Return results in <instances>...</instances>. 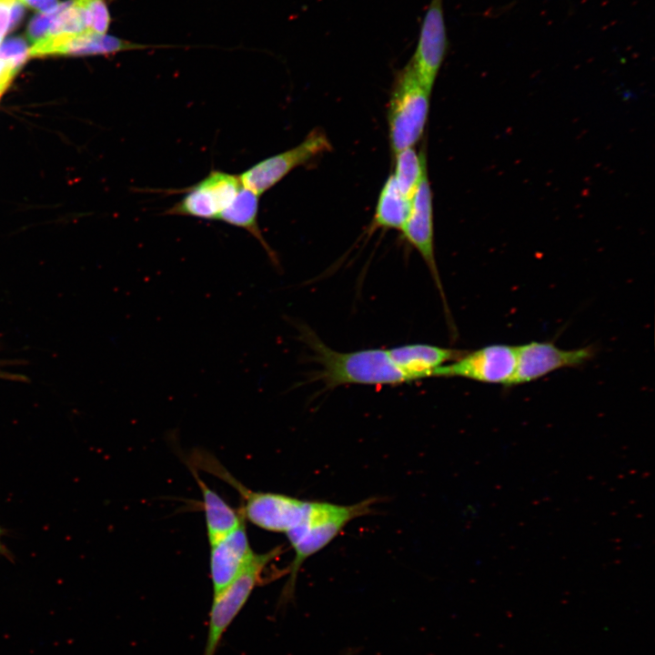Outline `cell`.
<instances>
[{
  "mask_svg": "<svg viewBox=\"0 0 655 655\" xmlns=\"http://www.w3.org/2000/svg\"><path fill=\"white\" fill-rule=\"evenodd\" d=\"M300 337L320 366L315 379L326 388L344 385H399L411 379L391 359L388 349L368 348L339 352L328 347L308 327H299Z\"/></svg>",
  "mask_w": 655,
  "mask_h": 655,
  "instance_id": "6da1fadb",
  "label": "cell"
},
{
  "mask_svg": "<svg viewBox=\"0 0 655 655\" xmlns=\"http://www.w3.org/2000/svg\"><path fill=\"white\" fill-rule=\"evenodd\" d=\"M189 462L233 487L242 499L240 513L255 526L267 531L287 533L307 516L312 501L284 494L253 491L245 487L215 458L204 451L195 452Z\"/></svg>",
  "mask_w": 655,
  "mask_h": 655,
  "instance_id": "7a4b0ae2",
  "label": "cell"
},
{
  "mask_svg": "<svg viewBox=\"0 0 655 655\" xmlns=\"http://www.w3.org/2000/svg\"><path fill=\"white\" fill-rule=\"evenodd\" d=\"M377 501L376 498L350 505L312 501L306 519L285 533L295 552L285 592L290 595L294 590L297 574L305 560L328 546L350 521L370 514Z\"/></svg>",
  "mask_w": 655,
  "mask_h": 655,
  "instance_id": "3957f363",
  "label": "cell"
},
{
  "mask_svg": "<svg viewBox=\"0 0 655 655\" xmlns=\"http://www.w3.org/2000/svg\"><path fill=\"white\" fill-rule=\"evenodd\" d=\"M430 93L408 62L396 78L388 106V135L394 154L413 147L420 140L428 117Z\"/></svg>",
  "mask_w": 655,
  "mask_h": 655,
  "instance_id": "277c9868",
  "label": "cell"
},
{
  "mask_svg": "<svg viewBox=\"0 0 655 655\" xmlns=\"http://www.w3.org/2000/svg\"><path fill=\"white\" fill-rule=\"evenodd\" d=\"M281 553L280 546L265 553H255L239 575L223 590L213 596L203 655H215L224 633L243 609L255 588L262 581L263 571Z\"/></svg>",
  "mask_w": 655,
  "mask_h": 655,
  "instance_id": "5b68a950",
  "label": "cell"
},
{
  "mask_svg": "<svg viewBox=\"0 0 655 655\" xmlns=\"http://www.w3.org/2000/svg\"><path fill=\"white\" fill-rule=\"evenodd\" d=\"M331 149L326 133L312 130L297 146L263 159L243 172L239 176L242 186L260 196L292 170Z\"/></svg>",
  "mask_w": 655,
  "mask_h": 655,
  "instance_id": "8992f818",
  "label": "cell"
},
{
  "mask_svg": "<svg viewBox=\"0 0 655 655\" xmlns=\"http://www.w3.org/2000/svg\"><path fill=\"white\" fill-rule=\"evenodd\" d=\"M517 363L516 346L489 345L465 352L456 360L438 368L435 378H462L481 383L509 384Z\"/></svg>",
  "mask_w": 655,
  "mask_h": 655,
  "instance_id": "52a82bcc",
  "label": "cell"
},
{
  "mask_svg": "<svg viewBox=\"0 0 655 655\" xmlns=\"http://www.w3.org/2000/svg\"><path fill=\"white\" fill-rule=\"evenodd\" d=\"M516 348V368L508 388L532 382L560 368L581 367L596 353L591 346L563 349L548 341H531Z\"/></svg>",
  "mask_w": 655,
  "mask_h": 655,
  "instance_id": "ba28073f",
  "label": "cell"
},
{
  "mask_svg": "<svg viewBox=\"0 0 655 655\" xmlns=\"http://www.w3.org/2000/svg\"><path fill=\"white\" fill-rule=\"evenodd\" d=\"M241 187L239 176L212 170L205 178L190 186L166 214L217 220Z\"/></svg>",
  "mask_w": 655,
  "mask_h": 655,
  "instance_id": "9c48e42d",
  "label": "cell"
},
{
  "mask_svg": "<svg viewBox=\"0 0 655 655\" xmlns=\"http://www.w3.org/2000/svg\"><path fill=\"white\" fill-rule=\"evenodd\" d=\"M405 240L421 256L427 265L448 315L440 276L434 251L433 205L432 192L428 181V169L411 197L409 215L400 229Z\"/></svg>",
  "mask_w": 655,
  "mask_h": 655,
  "instance_id": "30bf717a",
  "label": "cell"
},
{
  "mask_svg": "<svg viewBox=\"0 0 655 655\" xmlns=\"http://www.w3.org/2000/svg\"><path fill=\"white\" fill-rule=\"evenodd\" d=\"M447 45L442 0H431L421 24L414 55L409 61L418 80L429 92L444 61Z\"/></svg>",
  "mask_w": 655,
  "mask_h": 655,
  "instance_id": "8fae6325",
  "label": "cell"
},
{
  "mask_svg": "<svg viewBox=\"0 0 655 655\" xmlns=\"http://www.w3.org/2000/svg\"><path fill=\"white\" fill-rule=\"evenodd\" d=\"M254 554L247 533L246 521L226 537L210 544L213 596L223 590L239 575Z\"/></svg>",
  "mask_w": 655,
  "mask_h": 655,
  "instance_id": "7c38bea8",
  "label": "cell"
},
{
  "mask_svg": "<svg viewBox=\"0 0 655 655\" xmlns=\"http://www.w3.org/2000/svg\"><path fill=\"white\" fill-rule=\"evenodd\" d=\"M139 48H146V46L105 35H61L53 37H45L34 43L29 48V56L42 57L57 55H97Z\"/></svg>",
  "mask_w": 655,
  "mask_h": 655,
  "instance_id": "4fadbf2b",
  "label": "cell"
},
{
  "mask_svg": "<svg viewBox=\"0 0 655 655\" xmlns=\"http://www.w3.org/2000/svg\"><path fill=\"white\" fill-rule=\"evenodd\" d=\"M392 361L411 381L433 378L436 370L466 351L428 344H408L388 349Z\"/></svg>",
  "mask_w": 655,
  "mask_h": 655,
  "instance_id": "5bb4252c",
  "label": "cell"
},
{
  "mask_svg": "<svg viewBox=\"0 0 655 655\" xmlns=\"http://www.w3.org/2000/svg\"><path fill=\"white\" fill-rule=\"evenodd\" d=\"M187 466L201 491L207 533L210 545L226 537L246 520L239 510L233 509L218 493L209 488L193 465L187 463Z\"/></svg>",
  "mask_w": 655,
  "mask_h": 655,
  "instance_id": "9a60e30c",
  "label": "cell"
},
{
  "mask_svg": "<svg viewBox=\"0 0 655 655\" xmlns=\"http://www.w3.org/2000/svg\"><path fill=\"white\" fill-rule=\"evenodd\" d=\"M258 199L257 195L242 186L217 220L247 230L259 242L271 263L278 267L277 255L267 242L258 225Z\"/></svg>",
  "mask_w": 655,
  "mask_h": 655,
  "instance_id": "2e32d148",
  "label": "cell"
},
{
  "mask_svg": "<svg viewBox=\"0 0 655 655\" xmlns=\"http://www.w3.org/2000/svg\"><path fill=\"white\" fill-rule=\"evenodd\" d=\"M411 208V199L401 193L390 175L384 183L377 202L371 228L399 230Z\"/></svg>",
  "mask_w": 655,
  "mask_h": 655,
  "instance_id": "e0dca14e",
  "label": "cell"
},
{
  "mask_svg": "<svg viewBox=\"0 0 655 655\" xmlns=\"http://www.w3.org/2000/svg\"><path fill=\"white\" fill-rule=\"evenodd\" d=\"M394 171L391 174L403 195L412 197L428 169L427 156L423 148L418 152L413 147L394 154Z\"/></svg>",
  "mask_w": 655,
  "mask_h": 655,
  "instance_id": "ac0fdd59",
  "label": "cell"
},
{
  "mask_svg": "<svg viewBox=\"0 0 655 655\" xmlns=\"http://www.w3.org/2000/svg\"><path fill=\"white\" fill-rule=\"evenodd\" d=\"M71 5V0L64 2L57 5V7L48 13L40 14L32 18L27 27V36L33 42L35 43L44 39L47 33L52 20L64 9Z\"/></svg>",
  "mask_w": 655,
  "mask_h": 655,
  "instance_id": "d6986e66",
  "label": "cell"
},
{
  "mask_svg": "<svg viewBox=\"0 0 655 655\" xmlns=\"http://www.w3.org/2000/svg\"><path fill=\"white\" fill-rule=\"evenodd\" d=\"M29 56V48L22 37H12L0 45V58L9 61L19 69Z\"/></svg>",
  "mask_w": 655,
  "mask_h": 655,
  "instance_id": "ffe728a7",
  "label": "cell"
},
{
  "mask_svg": "<svg viewBox=\"0 0 655 655\" xmlns=\"http://www.w3.org/2000/svg\"><path fill=\"white\" fill-rule=\"evenodd\" d=\"M86 7L90 13L92 33L104 35L110 21L105 2L103 0H93L86 5Z\"/></svg>",
  "mask_w": 655,
  "mask_h": 655,
  "instance_id": "44dd1931",
  "label": "cell"
},
{
  "mask_svg": "<svg viewBox=\"0 0 655 655\" xmlns=\"http://www.w3.org/2000/svg\"><path fill=\"white\" fill-rule=\"evenodd\" d=\"M15 0H0V40L9 31L11 7Z\"/></svg>",
  "mask_w": 655,
  "mask_h": 655,
  "instance_id": "7402d4cb",
  "label": "cell"
},
{
  "mask_svg": "<svg viewBox=\"0 0 655 655\" xmlns=\"http://www.w3.org/2000/svg\"><path fill=\"white\" fill-rule=\"evenodd\" d=\"M17 71L9 61L0 58V88L5 90Z\"/></svg>",
  "mask_w": 655,
  "mask_h": 655,
  "instance_id": "603a6c76",
  "label": "cell"
},
{
  "mask_svg": "<svg viewBox=\"0 0 655 655\" xmlns=\"http://www.w3.org/2000/svg\"><path fill=\"white\" fill-rule=\"evenodd\" d=\"M25 5L41 12L48 13L55 10L58 5V0H19Z\"/></svg>",
  "mask_w": 655,
  "mask_h": 655,
  "instance_id": "cb8c5ba5",
  "label": "cell"
},
{
  "mask_svg": "<svg viewBox=\"0 0 655 655\" xmlns=\"http://www.w3.org/2000/svg\"><path fill=\"white\" fill-rule=\"evenodd\" d=\"M24 7L18 0H15L11 7V20L9 31L13 30L22 19Z\"/></svg>",
  "mask_w": 655,
  "mask_h": 655,
  "instance_id": "d4e9b609",
  "label": "cell"
},
{
  "mask_svg": "<svg viewBox=\"0 0 655 655\" xmlns=\"http://www.w3.org/2000/svg\"><path fill=\"white\" fill-rule=\"evenodd\" d=\"M6 534V530L0 526V555L4 556L9 560H13L14 557L12 552L5 547L2 541V537Z\"/></svg>",
  "mask_w": 655,
  "mask_h": 655,
  "instance_id": "484cf974",
  "label": "cell"
},
{
  "mask_svg": "<svg viewBox=\"0 0 655 655\" xmlns=\"http://www.w3.org/2000/svg\"><path fill=\"white\" fill-rule=\"evenodd\" d=\"M4 92H5V90L2 89V88H0V96H2V94H3Z\"/></svg>",
  "mask_w": 655,
  "mask_h": 655,
  "instance_id": "4316f807",
  "label": "cell"
},
{
  "mask_svg": "<svg viewBox=\"0 0 655 655\" xmlns=\"http://www.w3.org/2000/svg\"><path fill=\"white\" fill-rule=\"evenodd\" d=\"M1 41H2V40H0V45H1Z\"/></svg>",
  "mask_w": 655,
  "mask_h": 655,
  "instance_id": "83f0119b",
  "label": "cell"
}]
</instances>
